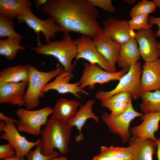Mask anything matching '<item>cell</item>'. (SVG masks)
<instances>
[{
  "label": "cell",
  "instance_id": "32",
  "mask_svg": "<svg viewBox=\"0 0 160 160\" xmlns=\"http://www.w3.org/2000/svg\"><path fill=\"white\" fill-rule=\"evenodd\" d=\"M130 101L129 102H119L109 103L101 102V105L108 108L111 111L110 114L116 116L120 115L126 110Z\"/></svg>",
  "mask_w": 160,
  "mask_h": 160
},
{
  "label": "cell",
  "instance_id": "3",
  "mask_svg": "<svg viewBox=\"0 0 160 160\" xmlns=\"http://www.w3.org/2000/svg\"><path fill=\"white\" fill-rule=\"evenodd\" d=\"M37 54L53 56L61 64L64 71L71 72L72 61L77 55V47L69 33H64L62 39L47 43L38 42L36 47H29Z\"/></svg>",
  "mask_w": 160,
  "mask_h": 160
},
{
  "label": "cell",
  "instance_id": "36",
  "mask_svg": "<svg viewBox=\"0 0 160 160\" xmlns=\"http://www.w3.org/2000/svg\"><path fill=\"white\" fill-rule=\"evenodd\" d=\"M148 22L149 24L152 25H156L159 28V30L155 32L156 35L157 37L160 36V17H157L154 16H151L149 17ZM159 47L160 49V43L159 42Z\"/></svg>",
  "mask_w": 160,
  "mask_h": 160
},
{
  "label": "cell",
  "instance_id": "24",
  "mask_svg": "<svg viewBox=\"0 0 160 160\" xmlns=\"http://www.w3.org/2000/svg\"><path fill=\"white\" fill-rule=\"evenodd\" d=\"M30 65H18L3 68L0 72V84L29 81Z\"/></svg>",
  "mask_w": 160,
  "mask_h": 160
},
{
  "label": "cell",
  "instance_id": "14",
  "mask_svg": "<svg viewBox=\"0 0 160 160\" xmlns=\"http://www.w3.org/2000/svg\"><path fill=\"white\" fill-rule=\"evenodd\" d=\"M73 76L71 72L63 71L56 76L53 81L46 85L42 91L43 95L50 90H55L61 94L71 93L79 99H81L82 94L88 95L87 91L80 87L79 81L74 83L69 82Z\"/></svg>",
  "mask_w": 160,
  "mask_h": 160
},
{
  "label": "cell",
  "instance_id": "12",
  "mask_svg": "<svg viewBox=\"0 0 160 160\" xmlns=\"http://www.w3.org/2000/svg\"><path fill=\"white\" fill-rule=\"evenodd\" d=\"M136 33L140 55L145 62L153 61L160 58L159 42L156 40L155 32L150 29L137 31Z\"/></svg>",
  "mask_w": 160,
  "mask_h": 160
},
{
  "label": "cell",
  "instance_id": "11",
  "mask_svg": "<svg viewBox=\"0 0 160 160\" xmlns=\"http://www.w3.org/2000/svg\"><path fill=\"white\" fill-rule=\"evenodd\" d=\"M17 18L19 23L25 22L37 34L38 42H40L39 37L41 32L44 35L46 42L48 43L50 41L51 38L55 39L56 33L62 31L53 18L49 17L45 20H41L34 15L31 8L24 15Z\"/></svg>",
  "mask_w": 160,
  "mask_h": 160
},
{
  "label": "cell",
  "instance_id": "18",
  "mask_svg": "<svg viewBox=\"0 0 160 160\" xmlns=\"http://www.w3.org/2000/svg\"><path fill=\"white\" fill-rule=\"evenodd\" d=\"M140 86L141 91L143 92L160 90V58L144 63Z\"/></svg>",
  "mask_w": 160,
  "mask_h": 160
},
{
  "label": "cell",
  "instance_id": "2",
  "mask_svg": "<svg viewBox=\"0 0 160 160\" xmlns=\"http://www.w3.org/2000/svg\"><path fill=\"white\" fill-rule=\"evenodd\" d=\"M72 128L53 117L48 119L40 134L41 152L46 156L53 154L57 149L62 154L68 152Z\"/></svg>",
  "mask_w": 160,
  "mask_h": 160
},
{
  "label": "cell",
  "instance_id": "7",
  "mask_svg": "<svg viewBox=\"0 0 160 160\" xmlns=\"http://www.w3.org/2000/svg\"><path fill=\"white\" fill-rule=\"evenodd\" d=\"M132 100L130 101L126 110L120 115L114 116L105 112L101 116L103 121L107 125L110 131L113 133L118 135L124 143H127L131 137L129 127L131 121L135 118L143 115V113L135 110Z\"/></svg>",
  "mask_w": 160,
  "mask_h": 160
},
{
  "label": "cell",
  "instance_id": "20",
  "mask_svg": "<svg viewBox=\"0 0 160 160\" xmlns=\"http://www.w3.org/2000/svg\"><path fill=\"white\" fill-rule=\"evenodd\" d=\"M138 44L134 39L121 44L117 63L126 73L140 59Z\"/></svg>",
  "mask_w": 160,
  "mask_h": 160
},
{
  "label": "cell",
  "instance_id": "35",
  "mask_svg": "<svg viewBox=\"0 0 160 160\" xmlns=\"http://www.w3.org/2000/svg\"><path fill=\"white\" fill-rule=\"evenodd\" d=\"M15 151L11 144L8 143L0 145V159H4L15 155Z\"/></svg>",
  "mask_w": 160,
  "mask_h": 160
},
{
  "label": "cell",
  "instance_id": "28",
  "mask_svg": "<svg viewBox=\"0 0 160 160\" xmlns=\"http://www.w3.org/2000/svg\"><path fill=\"white\" fill-rule=\"evenodd\" d=\"M15 23L13 19L0 14V38L22 37L14 29Z\"/></svg>",
  "mask_w": 160,
  "mask_h": 160
},
{
  "label": "cell",
  "instance_id": "41",
  "mask_svg": "<svg viewBox=\"0 0 160 160\" xmlns=\"http://www.w3.org/2000/svg\"><path fill=\"white\" fill-rule=\"evenodd\" d=\"M51 160H68V158L63 156H57L55 157Z\"/></svg>",
  "mask_w": 160,
  "mask_h": 160
},
{
  "label": "cell",
  "instance_id": "4",
  "mask_svg": "<svg viewBox=\"0 0 160 160\" xmlns=\"http://www.w3.org/2000/svg\"><path fill=\"white\" fill-rule=\"evenodd\" d=\"M64 71L62 65L57 64L56 68L48 72L40 71L30 65L28 86L24 97L25 109L32 110L40 104V98L42 95V90L49 82Z\"/></svg>",
  "mask_w": 160,
  "mask_h": 160
},
{
  "label": "cell",
  "instance_id": "16",
  "mask_svg": "<svg viewBox=\"0 0 160 160\" xmlns=\"http://www.w3.org/2000/svg\"><path fill=\"white\" fill-rule=\"evenodd\" d=\"M104 30L120 44L135 39L136 33L131 29L128 21L110 17L103 23Z\"/></svg>",
  "mask_w": 160,
  "mask_h": 160
},
{
  "label": "cell",
  "instance_id": "29",
  "mask_svg": "<svg viewBox=\"0 0 160 160\" xmlns=\"http://www.w3.org/2000/svg\"><path fill=\"white\" fill-rule=\"evenodd\" d=\"M156 7L153 1L143 0L132 8L129 12V15L132 18L138 15H149L154 12Z\"/></svg>",
  "mask_w": 160,
  "mask_h": 160
},
{
  "label": "cell",
  "instance_id": "5",
  "mask_svg": "<svg viewBox=\"0 0 160 160\" xmlns=\"http://www.w3.org/2000/svg\"><path fill=\"white\" fill-rule=\"evenodd\" d=\"M141 63L139 61L132 66L129 71L120 79L114 89L108 91L100 90L97 92L95 94L96 98L102 101L117 93L125 92H129L133 99H137L141 91Z\"/></svg>",
  "mask_w": 160,
  "mask_h": 160
},
{
  "label": "cell",
  "instance_id": "31",
  "mask_svg": "<svg viewBox=\"0 0 160 160\" xmlns=\"http://www.w3.org/2000/svg\"><path fill=\"white\" fill-rule=\"evenodd\" d=\"M58 153H55L49 156H46L41 152L40 142L36 146L35 149L30 150L26 154L25 157L27 160H51L58 156Z\"/></svg>",
  "mask_w": 160,
  "mask_h": 160
},
{
  "label": "cell",
  "instance_id": "38",
  "mask_svg": "<svg viewBox=\"0 0 160 160\" xmlns=\"http://www.w3.org/2000/svg\"><path fill=\"white\" fill-rule=\"evenodd\" d=\"M47 0H36L34 1V4L35 7L38 8H40L47 2Z\"/></svg>",
  "mask_w": 160,
  "mask_h": 160
},
{
  "label": "cell",
  "instance_id": "43",
  "mask_svg": "<svg viewBox=\"0 0 160 160\" xmlns=\"http://www.w3.org/2000/svg\"><path fill=\"white\" fill-rule=\"evenodd\" d=\"M125 1L129 4H132L136 1L135 0H125Z\"/></svg>",
  "mask_w": 160,
  "mask_h": 160
},
{
  "label": "cell",
  "instance_id": "17",
  "mask_svg": "<svg viewBox=\"0 0 160 160\" xmlns=\"http://www.w3.org/2000/svg\"><path fill=\"white\" fill-rule=\"evenodd\" d=\"M142 123L129 129L133 136L139 138L150 139L156 141L157 139L155 133L159 128L160 121V112L143 114L140 116Z\"/></svg>",
  "mask_w": 160,
  "mask_h": 160
},
{
  "label": "cell",
  "instance_id": "10",
  "mask_svg": "<svg viewBox=\"0 0 160 160\" xmlns=\"http://www.w3.org/2000/svg\"><path fill=\"white\" fill-rule=\"evenodd\" d=\"M1 139L7 141L14 149L15 154L25 157L31 149L41 142V139L35 142L28 141L21 135L14 122H0Z\"/></svg>",
  "mask_w": 160,
  "mask_h": 160
},
{
  "label": "cell",
  "instance_id": "34",
  "mask_svg": "<svg viewBox=\"0 0 160 160\" xmlns=\"http://www.w3.org/2000/svg\"><path fill=\"white\" fill-rule=\"evenodd\" d=\"M132 99L131 95L129 92H123L117 93L101 102L103 103H108L119 102H129Z\"/></svg>",
  "mask_w": 160,
  "mask_h": 160
},
{
  "label": "cell",
  "instance_id": "19",
  "mask_svg": "<svg viewBox=\"0 0 160 160\" xmlns=\"http://www.w3.org/2000/svg\"><path fill=\"white\" fill-rule=\"evenodd\" d=\"M95 102V100L88 101L84 104H81L80 107L74 116L69 120L67 124L72 128L76 127L79 134L75 138L76 142L82 141L84 137L81 130L86 121L89 119H92L97 123L100 122L99 117L93 112L92 107Z\"/></svg>",
  "mask_w": 160,
  "mask_h": 160
},
{
  "label": "cell",
  "instance_id": "27",
  "mask_svg": "<svg viewBox=\"0 0 160 160\" xmlns=\"http://www.w3.org/2000/svg\"><path fill=\"white\" fill-rule=\"evenodd\" d=\"M100 153L116 160H132V148L130 145L126 147L103 146L100 147Z\"/></svg>",
  "mask_w": 160,
  "mask_h": 160
},
{
  "label": "cell",
  "instance_id": "25",
  "mask_svg": "<svg viewBox=\"0 0 160 160\" xmlns=\"http://www.w3.org/2000/svg\"><path fill=\"white\" fill-rule=\"evenodd\" d=\"M139 97L142 100L140 108L144 114L160 112V90L141 91Z\"/></svg>",
  "mask_w": 160,
  "mask_h": 160
},
{
  "label": "cell",
  "instance_id": "9",
  "mask_svg": "<svg viewBox=\"0 0 160 160\" xmlns=\"http://www.w3.org/2000/svg\"><path fill=\"white\" fill-rule=\"evenodd\" d=\"M74 41L77 50L75 63L79 59H84L90 64H97L106 71L111 73L116 72V69L114 68L98 51L92 38L82 35Z\"/></svg>",
  "mask_w": 160,
  "mask_h": 160
},
{
  "label": "cell",
  "instance_id": "39",
  "mask_svg": "<svg viewBox=\"0 0 160 160\" xmlns=\"http://www.w3.org/2000/svg\"><path fill=\"white\" fill-rule=\"evenodd\" d=\"M155 142L157 149L156 153L157 154V160H160V137L159 139H157Z\"/></svg>",
  "mask_w": 160,
  "mask_h": 160
},
{
  "label": "cell",
  "instance_id": "40",
  "mask_svg": "<svg viewBox=\"0 0 160 160\" xmlns=\"http://www.w3.org/2000/svg\"><path fill=\"white\" fill-rule=\"evenodd\" d=\"M24 157L15 154L14 156L4 159L3 160H25Z\"/></svg>",
  "mask_w": 160,
  "mask_h": 160
},
{
  "label": "cell",
  "instance_id": "21",
  "mask_svg": "<svg viewBox=\"0 0 160 160\" xmlns=\"http://www.w3.org/2000/svg\"><path fill=\"white\" fill-rule=\"evenodd\" d=\"M129 143L132 148V160H153V156L156 153L155 141L133 136Z\"/></svg>",
  "mask_w": 160,
  "mask_h": 160
},
{
  "label": "cell",
  "instance_id": "30",
  "mask_svg": "<svg viewBox=\"0 0 160 160\" xmlns=\"http://www.w3.org/2000/svg\"><path fill=\"white\" fill-rule=\"evenodd\" d=\"M149 15H140L132 18L128 23L131 29L133 31L151 29L153 25L148 22Z\"/></svg>",
  "mask_w": 160,
  "mask_h": 160
},
{
  "label": "cell",
  "instance_id": "26",
  "mask_svg": "<svg viewBox=\"0 0 160 160\" xmlns=\"http://www.w3.org/2000/svg\"><path fill=\"white\" fill-rule=\"evenodd\" d=\"M23 38H7L0 40V55L4 56L9 60L15 59L19 50H24L25 48L20 45Z\"/></svg>",
  "mask_w": 160,
  "mask_h": 160
},
{
  "label": "cell",
  "instance_id": "37",
  "mask_svg": "<svg viewBox=\"0 0 160 160\" xmlns=\"http://www.w3.org/2000/svg\"><path fill=\"white\" fill-rule=\"evenodd\" d=\"M0 120L1 121H3L6 123L7 122H14L16 124L18 120L8 117L1 112H0Z\"/></svg>",
  "mask_w": 160,
  "mask_h": 160
},
{
  "label": "cell",
  "instance_id": "22",
  "mask_svg": "<svg viewBox=\"0 0 160 160\" xmlns=\"http://www.w3.org/2000/svg\"><path fill=\"white\" fill-rule=\"evenodd\" d=\"M81 104L79 102L72 99L60 98L56 102L51 117L61 122L67 123L76 114Z\"/></svg>",
  "mask_w": 160,
  "mask_h": 160
},
{
  "label": "cell",
  "instance_id": "1",
  "mask_svg": "<svg viewBox=\"0 0 160 160\" xmlns=\"http://www.w3.org/2000/svg\"><path fill=\"white\" fill-rule=\"evenodd\" d=\"M41 10L55 20L63 34L73 32L92 38L102 29L98 10L88 0H48Z\"/></svg>",
  "mask_w": 160,
  "mask_h": 160
},
{
  "label": "cell",
  "instance_id": "13",
  "mask_svg": "<svg viewBox=\"0 0 160 160\" xmlns=\"http://www.w3.org/2000/svg\"><path fill=\"white\" fill-rule=\"evenodd\" d=\"M98 51L114 69H116L121 44L113 39L102 28L101 31L92 38Z\"/></svg>",
  "mask_w": 160,
  "mask_h": 160
},
{
  "label": "cell",
  "instance_id": "23",
  "mask_svg": "<svg viewBox=\"0 0 160 160\" xmlns=\"http://www.w3.org/2000/svg\"><path fill=\"white\" fill-rule=\"evenodd\" d=\"M32 5L29 0H0V14L13 19L24 15Z\"/></svg>",
  "mask_w": 160,
  "mask_h": 160
},
{
  "label": "cell",
  "instance_id": "42",
  "mask_svg": "<svg viewBox=\"0 0 160 160\" xmlns=\"http://www.w3.org/2000/svg\"><path fill=\"white\" fill-rule=\"evenodd\" d=\"M155 4L156 7L160 9V0H153V1Z\"/></svg>",
  "mask_w": 160,
  "mask_h": 160
},
{
  "label": "cell",
  "instance_id": "6",
  "mask_svg": "<svg viewBox=\"0 0 160 160\" xmlns=\"http://www.w3.org/2000/svg\"><path fill=\"white\" fill-rule=\"evenodd\" d=\"M53 112V108L49 106L35 110L19 108L16 112L19 119L16 127L21 132L38 136L41 134V126L45 125Z\"/></svg>",
  "mask_w": 160,
  "mask_h": 160
},
{
  "label": "cell",
  "instance_id": "33",
  "mask_svg": "<svg viewBox=\"0 0 160 160\" xmlns=\"http://www.w3.org/2000/svg\"><path fill=\"white\" fill-rule=\"evenodd\" d=\"M93 6L99 7L107 12L113 13L116 9L111 0H88Z\"/></svg>",
  "mask_w": 160,
  "mask_h": 160
},
{
  "label": "cell",
  "instance_id": "8",
  "mask_svg": "<svg viewBox=\"0 0 160 160\" xmlns=\"http://www.w3.org/2000/svg\"><path fill=\"white\" fill-rule=\"evenodd\" d=\"M84 69L80 79V87L84 89L88 87L90 90L93 89L96 84H100L110 81L119 80L126 73L123 70L115 73L108 72L103 70L97 64L85 63Z\"/></svg>",
  "mask_w": 160,
  "mask_h": 160
},
{
  "label": "cell",
  "instance_id": "15",
  "mask_svg": "<svg viewBox=\"0 0 160 160\" xmlns=\"http://www.w3.org/2000/svg\"><path fill=\"white\" fill-rule=\"evenodd\" d=\"M29 81L17 83L0 84V104L21 107L24 105L25 93Z\"/></svg>",
  "mask_w": 160,
  "mask_h": 160
}]
</instances>
